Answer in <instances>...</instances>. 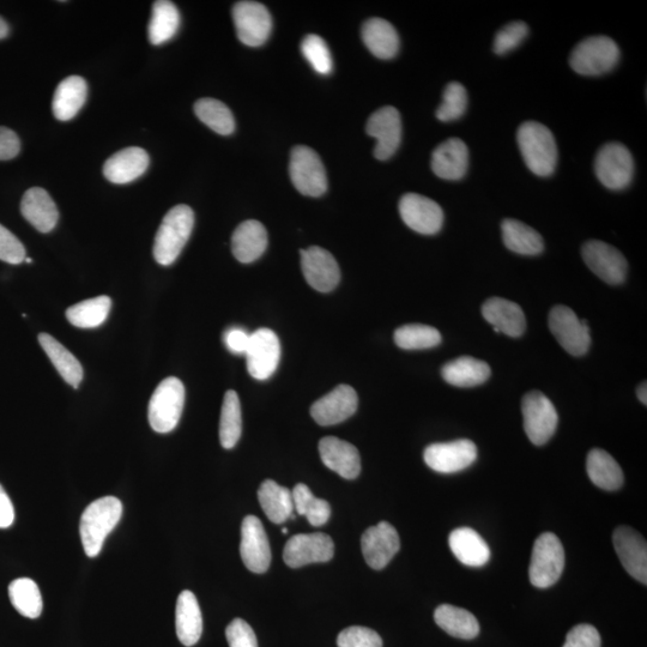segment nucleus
Segmentation results:
<instances>
[{
  "label": "nucleus",
  "instance_id": "nucleus-1",
  "mask_svg": "<svg viewBox=\"0 0 647 647\" xmlns=\"http://www.w3.org/2000/svg\"><path fill=\"white\" fill-rule=\"evenodd\" d=\"M517 143L526 167L538 177L547 178L558 165V145L553 132L537 122H525L517 131Z\"/></svg>",
  "mask_w": 647,
  "mask_h": 647
},
{
  "label": "nucleus",
  "instance_id": "nucleus-2",
  "mask_svg": "<svg viewBox=\"0 0 647 647\" xmlns=\"http://www.w3.org/2000/svg\"><path fill=\"white\" fill-rule=\"evenodd\" d=\"M123 516V503L116 497L95 500L84 510L80 534L84 552L89 558L101 553L105 540L116 529Z\"/></svg>",
  "mask_w": 647,
  "mask_h": 647
},
{
  "label": "nucleus",
  "instance_id": "nucleus-3",
  "mask_svg": "<svg viewBox=\"0 0 647 647\" xmlns=\"http://www.w3.org/2000/svg\"><path fill=\"white\" fill-rule=\"evenodd\" d=\"M193 226H195V213L190 207L180 204L169 210L156 233L154 244L156 262L163 266L172 265L189 241Z\"/></svg>",
  "mask_w": 647,
  "mask_h": 647
},
{
  "label": "nucleus",
  "instance_id": "nucleus-4",
  "mask_svg": "<svg viewBox=\"0 0 647 647\" xmlns=\"http://www.w3.org/2000/svg\"><path fill=\"white\" fill-rule=\"evenodd\" d=\"M620 60V48L608 36L597 35L580 41L570 57L571 68L582 76H601L612 71Z\"/></svg>",
  "mask_w": 647,
  "mask_h": 647
},
{
  "label": "nucleus",
  "instance_id": "nucleus-5",
  "mask_svg": "<svg viewBox=\"0 0 647 647\" xmlns=\"http://www.w3.org/2000/svg\"><path fill=\"white\" fill-rule=\"evenodd\" d=\"M185 404V386L178 378L162 380L151 396L148 417L155 432L166 434L178 426Z\"/></svg>",
  "mask_w": 647,
  "mask_h": 647
},
{
  "label": "nucleus",
  "instance_id": "nucleus-6",
  "mask_svg": "<svg viewBox=\"0 0 647 647\" xmlns=\"http://www.w3.org/2000/svg\"><path fill=\"white\" fill-rule=\"evenodd\" d=\"M565 568V550L559 537L544 532L532 549L529 577L538 589H547L558 582Z\"/></svg>",
  "mask_w": 647,
  "mask_h": 647
},
{
  "label": "nucleus",
  "instance_id": "nucleus-7",
  "mask_svg": "<svg viewBox=\"0 0 647 647\" xmlns=\"http://www.w3.org/2000/svg\"><path fill=\"white\" fill-rule=\"evenodd\" d=\"M595 173L607 189L614 191L627 189L634 177V160L631 151L621 143L603 145L596 155Z\"/></svg>",
  "mask_w": 647,
  "mask_h": 647
},
{
  "label": "nucleus",
  "instance_id": "nucleus-8",
  "mask_svg": "<svg viewBox=\"0 0 647 647\" xmlns=\"http://www.w3.org/2000/svg\"><path fill=\"white\" fill-rule=\"evenodd\" d=\"M289 173L295 189L301 195L320 197L328 190V178L322 159L316 151L305 145L292 150Z\"/></svg>",
  "mask_w": 647,
  "mask_h": 647
},
{
  "label": "nucleus",
  "instance_id": "nucleus-9",
  "mask_svg": "<svg viewBox=\"0 0 647 647\" xmlns=\"http://www.w3.org/2000/svg\"><path fill=\"white\" fill-rule=\"evenodd\" d=\"M524 429L532 444H547L556 432L559 416L554 404L540 391H531L522 402Z\"/></svg>",
  "mask_w": 647,
  "mask_h": 647
},
{
  "label": "nucleus",
  "instance_id": "nucleus-10",
  "mask_svg": "<svg viewBox=\"0 0 647 647\" xmlns=\"http://www.w3.org/2000/svg\"><path fill=\"white\" fill-rule=\"evenodd\" d=\"M549 329L568 354L583 356L591 346L590 326L566 306H555L549 313Z\"/></svg>",
  "mask_w": 647,
  "mask_h": 647
},
{
  "label": "nucleus",
  "instance_id": "nucleus-11",
  "mask_svg": "<svg viewBox=\"0 0 647 647\" xmlns=\"http://www.w3.org/2000/svg\"><path fill=\"white\" fill-rule=\"evenodd\" d=\"M335 544L329 535L316 532V534H299L284 546L283 560L292 568H300L316 562H328L334 558Z\"/></svg>",
  "mask_w": 647,
  "mask_h": 647
},
{
  "label": "nucleus",
  "instance_id": "nucleus-12",
  "mask_svg": "<svg viewBox=\"0 0 647 647\" xmlns=\"http://www.w3.org/2000/svg\"><path fill=\"white\" fill-rule=\"evenodd\" d=\"M247 371L257 380L269 379L277 370L281 359V343L270 329H258L250 337L246 352Z\"/></svg>",
  "mask_w": 647,
  "mask_h": 647
},
{
  "label": "nucleus",
  "instance_id": "nucleus-13",
  "mask_svg": "<svg viewBox=\"0 0 647 647\" xmlns=\"http://www.w3.org/2000/svg\"><path fill=\"white\" fill-rule=\"evenodd\" d=\"M582 255L588 268L602 281L612 286L625 282L628 263L625 256L614 246L603 241L591 240L583 246Z\"/></svg>",
  "mask_w": 647,
  "mask_h": 647
},
{
  "label": "nucleus",
  "instance_id": "nucleus-14",
  "mask_svg": "<svg viewBox=\"0 0 647 647\" xmlns=\"http://www.w3.org/2000/svg\"><path fill=\"white\" fill-rule=\"evenodd\" d=\"M399 214L410 229L423 235H434L441 231L444 211L431 198L407 193L399 201Z\"/></svg>",
  "mask_w": 647,
  "mask_h": 647
},
{
  "label": "nucleus",
  "instance_id": "nucleus-15",
  "mask_svg": "<svg viewBox=\"0 0 647 647\" xmlns=\"http://www.w3.org/2000/svg\"><path fill=\"white\" fill-rule=\"evenodd\" d=\"M233 20L237 35L244 45L258 47L265 44L272 30V18L268 9L257 2H239L233 8Z\"/></svg>",
  "mask_w": 647,
  "mask_h": 647
},
{
  "label": "nucleus",
  "instance_id": "nucleus-16",
  "mask_svg": "<svg viewBox=\"0 0 647 647\" xmlns=\"http://www.w3.org/2000/svg\"><path fill=\"white\" fill-rule=\"evenodd\" d=\"M423 458L428 467L437 473H458L469 468L476 461L477 447L468 439L432 444L423 453Z\"/></svg>",
  "mask_w": 647,
  "mask_h": 647
},
{
  "label": "nucleus",
  "instance_id": "nucleus-17",
  "mask_svg": "<svg viewBox=\"0 0 647 647\" xmlns=\"http://www.w3.org/2000/svg\"><path fill=\"white\" fill-rule=\"evenodd\" d=\"M366 132L368 136L377 139L374 156L380 161L391 159L402 142L401 114L395 107L380 108L368 119Z\"/></svg>",
  "mask_w": 647,
  "mask_h": 647
},
{
  "label": "nucleus",
  "instance_id": "nucleus-18",
  "mask_svg": "<svg viewBox=\"0 0 647 647\" xmlns=\"http://www.w3.org/2000/svg\"><path fill=\"white\" fill-rule=\"evenodd\" d=\"M241 559L253 573L262 574L269 570L271 548L263 523L255 516H247L241 524Z\"/></svg>",
  "mask_w": 647,
  "mask_h": 647
},
{
  "label": "nucleus",
  "instance_id": "nucleus-19",
  "mask_svg": "<svg viewBox=\"0 0 647 647\" xmlns=\"http://www.w3.org/2000/svg\"><path fill=\"white\" fill-rule=\"evenodd\" d=\"M301 268L306 281L320 293H329L341 281V270L337 260L329 251L319 246L301 250Z\"/></svg>",
  "mask_w": 647,
  "mask_h": 647
},
{
  "label": "nucleus",
  "instance_id": "nucleus-20",
  "mask_svg": "<svg viewBox=\"0 0 647 647\" xmlns=\"http://www.w3.org/2000/svg\"><path fill=\"white\" fill-rule=\"evenodd\" d=\"M362 554L373 570H383L401 549L398 532L388 522L371 526L361 537Z\"/></svg>",
  "mask_w": 647,
  "mask_h": 647
},
{
  "label": "nucleus",
  "instance_id": "nucleus-21",
  "mask_svg": "<svg viewBox=\"0 0 647 647\" xmlns=\"http://www.w3.org/2000/svg\"><path fill=\"white\" fill-rule=\"evenodd\" d=\"M358 405V393L352 386L338 385L312 405L311 415L320 426H334L353 416Z\"/></svg>",
  "mask_w": 647,
  "mask_h": 647
},
{
  "label": "nucleus",
  "instance_id": "nucleus-22",
  "mask_svg": "<svg viewBox=\"0 0 647 647\" xmlns=\"http://www.w3.org/2000/svg\"><path fill=\"white\" fill-rule=\"evenodd\" d=\"M614 548L622 566L639 583H647V544L630 526H619L613 535Z\"/></svg>",
  "mask_w": 647,
  "mask_h": 647
},
{
  "label": "nucleus",
  "instance_id": "nucleus-23",
  "mask_svg": "<svg viewBox=\"0 0 647 647\" xmlns=\"http://www.w3.org/2000/svg\"><path fill=\"white\" fill-rule=\"evenodd\" d=\"M319 453L322 462L330 470L346 480H355L361 473V458L356 447L336 437L320 440Z\"/></svg>",
  "mask_w": 647,
  "mask_h": 647
},
{
  "label": "nucleus",
  "instance_id": "nucleus-24",
  "mask_svg": "<svg viewBox=\"0 0 647 647\" xmlns=\"http://www.w3.org/2000/svg\"><path fill=\"white\" fill-rule=\"evenodd\" d=\"M432 171L444 180L457 181L465 177L469 168V149L462 139L449 138L433 151Z\"/></svg>",
  "mask_w": 647,
  "mask_h": 647
},
{
  "label": "nucleus",
  "instance_id": "nucleus-25",
  "mask_svg": "<svg viewBox=\"0 0 647 647\" xmlns=\"http://www.w3.org/2000/svg\"><path fill=\"white\" fill-rule=\"evenodd\" d=\"M149 163V155L144 149L125 148L105 162L104 175L113 184H129L147 172Z\"/></svg>",
  "mask_w": 647,
  "mask_h": 647
},
{
  "label": "nucleus",
  "instance_id": "nucleus-26",
  "mask_svg": "<svg viewBox=\"0 0 647 647\" xmlns=\"http://www.w3.org/2000/svg\"><path fill=\"white\" fill-rule=\"evenodd\" d=\"M483 318L494 328L497 334L520 337L526 329L525 314L516 302L503 298L489 299L482 306Z\"/></svg>",
  "mask_w": 647,
  "mask_h": 647
},
{
  "label": "nucleus",
  "instance_id": "nucleus-27",
  "mask_svg": "<svg viewBox=\"0 0 647 647\" xmlns=\"http://www.w3.org/2000/svg\"><path fill=\"white\" fill-rule=\"evenodd\" d=\"M21 213L40 233H50L56 228L59 211L50 193L41 187H32L22 198Z\"/></svg>",
  "mask_w": 647,
  "mask_h": 647
},
{
  "label": "nucleus",
  "instance_id": "nucleus-28",
  "mask_svg": "<svg viewBox=\"0 0 647 647\" xmlns=\"http://www.w3.org/2000/svg\"><path fill=\"white\" fill-rule=\"evenodd\" d=\"M175 628L180 643L187 646H195L203 633V618L201 607L193 592L185 590L181 592L175 609Z\"/></svg>",
  "mask_w": 647,
  "mask_h": 647
},
{
  "label": "nucleus",
  "instance_id": "nucleus-29",
  "mask_svg": "<svg viewBox=\"0 0 647 647\" xmlns=\"http://www.w3.org/2000/svg\"><path fill=\"white\" fill-rule=\"evenodd\" d=\"M268 247V232L256 220L241 223L232 237V251L240 263L250 264L263 256Z\"/></svg>",
  "mask_w": 647,
  "mask_h": 647
},
{
  "label": "nucleus",
  "instance_id": "nucleus-30",
  "mask_svg": "<svg viewBox=\"0 0 647 647\" xmlns=\"http://www.w3.org/2000/svg\"><path fill=\"white\" fill-rule=\"evenodd\" d=\"M88 86L80 76H70L59 83L53 96L52 111L60 122H69L86 104Z\"/></svg>",
  "mask_w": 647,
  "mask_h": 647
},
{
  "label": "nucleus",
  "instance_id": "nucleus-31",
  "mask_svg": "<svg viewBox=\"0 0 647 647\" xmlns=\"http://www.w3.org/2000/svg\"><path fill=\"white\" fill-rule=\"evenodd\" d=\"M449 544L453 555L465 566L482 567L491 559V549L487 542L473 529L453 530Z\"/></svg>",
  "mask_w": 647,
  "mask_h": 647
},
{
  "label": "nucleus",
  "instance_id": "nucleus-32",
  "mask_svg": "<svg viewBox=\"0 0 647 647\" xmlns=\"http://www.w3.org/2000/svg\"><path fill=\"white\" fill-rule=\"evenodd\" d=\"M362 40L373 56L392 59L399 51V36L395 27L383 18H371L362 27Z\"/></svg>",
  "mask_w": 647,
  "mask_h": 647
},
{
  "label": "nucleus",
  "instance_id": "nucleus-33",
  "mask_svg": "<svg viewBox=\"0 0 647 647\" xmlns=\"http://www.w3.org/2000/svg\"><path fill=\"white\" fill-rule=\"evenodd\" d=\"M491 367L487 362L462 356L456 360L447 362L441 368V376L446 383L457 386V388H474L486 383L491 377Z\"/></svg>",
  "mask_w": 647,
  "mask_h": 647
},
{
  "label": "nucleus",
  "instance_id": "nucleus-34",
  "mask_svg": "<svg viewBox=\"0 0 647 647\" xmlns=\"http://www.w3.org/2000/svg\"><path fill=\"white\" fill-rule=\"evenodd\" d=\"M260 506L272 523L283 524L293 519V493L288 488L278 485L275 481L266 480L258 491Z\"/></svg>",
  "mask_w": 647,
  "mask_h": 647
},
{
  "label": "nucleus",
  "instance_id": "nucleus-35",
  "mask_svg": "<svg viewBox=\"0 0 647 647\" xmlns=\"http://www.w3.org/2000/svg\"><path fill=\"white\" fill-rule=\"evenodd\" d=\"M586 471L591 482L604 491H618L624 485V473L619 463L604 450L590 451L586 461Z\"/></svg>",
  "mask_w": 647,
  "mask_h": 647
},
{
  "label": "nucleus",
  "instance_id": "nucleus-36",
  "mask_svg": "<svg viewBox=\"0 0 647 647\" xmlns=\"http://www.w3.org/2000/svg\"><path fill=\"white\" fill-rule=\"evenodd\" d=\"M434 620L441 630L458 639H475L480 633V624L475 616L451 604H441L435 610Z\"/></svg>",
  "mask_w": 647,
  "mask_h": 647
},
{
  "label": "nucleus",
  "instance_id": "nucleus-37",
  "mask_svg": "<svg viewBox=\"0 0 647 647\" xmlns=\"http://www.w3.org/2000/svg\"><path fill=\"white\" fill-rule=\"evenodd\" d=\"M39 343L53 366L56 367L60 377L69 385L78 388L83 380V368L75 355L69 352L56 338L45 334V332L39 335Z\"/></svg>",
  "mask_w": 647,
  "mask_h": 647
},
{
  "label": "nucleus",
  "instance_id": "nucleus-38",
  "mask_svg": "<svg viewBox=\"0 0 647 647\" xmlns=\"http://www.w3.org/2000/svg\"><path fill=\"white\" fill-rule=\"evenodd\" d=\"M504 244L512 252L522 256H537L544 250L541 234L525 223L506 219L501 223Z\"/></svg>",
  "mask_w": 647,
  "mask_h": 647
},
{
  "label": "nucleus",
  "instance_id": "nucleus-39",
  "mask_svg": "<svg viewBox=\"0 0 647 647\" xmlns=\"http://www.w3.org/2000/svg\"><path fill=\"white\" fill-rule=\"evenodd\" d=\"M180 27V14L177 6L168 0H157L148 27L151 44L159 46L174 38Z\"/></svg>",
  "mask_w": 647,
  "mask_h": 647
},
{
  "label": "nucleus",
  "instance_id": "nucleus-40",
  "mask_svg": "<svg viewBox=\"0 0 647 647\" xmlns=\"http://www.w3.org/2000/svg\"><path fill=\"white\" fill-rule=\"evenodd\" d=\"M112 300L106 295L78 302L66 311L69 323L81 329H94L104 324L110 314Z\"/></svg>",
  "mask_w": 647,
  "mask_h": 647
},
{
  "label": "nucleus",
  "instance_id": "nucleus-41",
  "mask_svg": "<svg viewBox=\"0 0 647 647\" xmlns=\"http://www.w3.org/2000/svg\"><path fill=\"white\" fill-rule=\"evenodd\" d=\"M12 606L24 618L38 619L44 609V602L38 584L29 578L14 580L9 585Z\"/></svg>",
  "mask_w": 647,
  "mask_h": 647
},
{
  "label": "nucleus",
  "instance_id": "nucleus-42",
  "mask_svg": "<svg viewBox=\"0 0 647 647\" xmlns=\"http://www.w3.org/2000/svg\"><path fill=\"white\" fill-rule=\"evenodd\" d=\"M243 433V416L238 393L229 390L223 399L220 420V441L222 447L233 449Z\"/></svg>",
  "mask_w": 647,
  "mask_h": 647
},
{
  "label": "nucleus",
  "instance_id": "nucleus-43",
  "mask_svg": "<svg viewBox=\"0 0 647 647\" xmlns=\"http://www.w3.org/2000/svg\"><path fill=\"white\" fill-rule=\"evenodd\" d=\"M195 113L202 123L222 136L235 131L233 113L223 102L215 99H201L196 102Z\"/></svg>",
  "mask_w": 647,
  "mask_h": 647
},
{
  "label": "nucleus",
  "instance_id": "nucleus-44",
  "mask_svg": "<svg viewBox=\"0 0 647 647\" xmlns=\"http://www.w3.org/2000/svg\"><path fill=\"white\" fill-rule=\"evenodd\" d=\"M294 509L298 515L305 516L313 526L328 523L331 517V506L328 501L314 497L311 489L304 483H299L293 489Z\"/></svg>",
  "mask_w": 647,
  "mask_h": 647
},
{
  "label": "nucleus",
  "instance_id": "nucleus-45",
  "mask_svg": "<svg viewBox=\"0 0 647 647\" xmlns=\"http://www.w3.org/2000/svg\"><path fill=\"white\" fill-rule=\"evenodd\" d=\"M393 338L397 346L405 350L431 349L441 343L440 332L433 326L423 324L401 326Z\"/></svg>",
  "mask_w": 647,
  "mask_h": 647
},
{
  "label": "nucleus",
  "instance_id": "nucleus-46",
  "mask_svg": "<svg viewBox=\"0 0 647 647\" xmlns=\"http://www.w3.org/2000/svg\"><path fill=\"white\" fill-rule=\"evenodd\" d=\"M468 108V93L461 83L451 82L447 84L443 104H441L435 113L440 122H453L464 116Z\"/></svg>",
  "mask_w": 647,
  "mask_h": 647
},
{
  "label": "nucleus",
  "instance_id": "nucleus-47",
  "mask_svg": "<svg viewBox=\"0 0 647 647\" xmlns=\"http://www.w3.org/2000/svg\"><path fill=\"white\" fill-rule=\"evenodd\" d=\"M301 51L307 62L319 75L331 74L334 64L326 42L318 35H307L301 44Z\"/></svg>",
  "mask_w": 647,
  "mask_h": 647
},
{
  "label": "nucleus",
  "instance_id": "nucleus-48",
  "mask_svg": "<svg viewBox=\"0 0 647 647\" xmlns=\"http://www.w3.org/2000/svg\"><path fill=\"white\" fill-rule=\"evenodd\" d=\"M529 34L528 24L524 22H512L499 30L495 35L493 50L498 56H504L522 44Z\"/></svg>",
  "mask_w": 647,
  "mask_h": 647
},
{
  "label": "nucleus",
  "instance_id": "nucleus-49",
  "mask_svg": "<svg viewBox=\"0 0 647 647\" xmlns=\"http://www.w3.org/2000/svg\"><path fill=\"white\" fill-rule=\"evenodd\" d=\"M338 647H383V639L371 628L353 626L338 634Z\"/></svg>",
  "mask_w": 647,
  "mask_h": 647
},
{
  "label": "nucleus",
  "instance_id": "nucleus-50",
  "mask_svg": "<svg viewBox=\"0 0 647 647\" xmlns=\"http://www.w3.org/2000/svg\"><path fill=\"white\" fill-rule=\"evenodd\" d=\"M26 258V249L21 241L8 228L0 225V260L17 265Z\"/></svg>",
  "mask_w": 647,
  "mask_h": 647
},
{
  "label": "nucleus",
  "instance_id": "nucleus-51",
  "mask_svg": "<svg viewBox=\"0 0 647 647\" xmlns=\"http://www.w3.org/2000/svg\"><path fill=\"white\" fill-rule=\"evenodd\" d=\"M226 638L229 647H258L255 631L243 619H234L228 625Z\"/></svg>",
  "mask_w": 647,
  "mask_h": 647
},
{
  "label": "nucleus",
  "instance_id": "nucleus-52",
  "mask_svg": "<svg viewBox=\"0 0 647 647\" xmlns=\"http://www.w3.org/2000/svg\"><path fill=\"white\" fill-rule=\"evenodd\" d=\"M564 647H601L600 633L594 626L578 625L568 632Z\"/></svg>",
  "mask_w": 647,
  "mask_h": 647
},
{
  "label": "nucleus",
  "instance_id": "nucleus-53",
  "mask_svg": "<svg viewBox=\"0 0 647 647\" xmlns=\"http://www.w3.org/2000/svg\"><path fill=\"white\" fill-rule=\"evenodd\" d=\"M21 141L17 133L0 126V161L15 159L20 154Z\"/></svg>",
  "mask_w": 647,
  "mask_h": 647
},
{
  "label": "nucleus",
  "instance_id": "nucleus-54",
  "mask_svg": "<svg viewBox=\"0 0 647 647\" xmlns=\"http://www.w3.org/2000/svg\"><path fill=\"white\" fill-rule=\"evenodd\" d=\"M250 334L240 328L229 329L225 335V343L229 352L245 355L250 344Z\"/></svg>",
  "mask_w": 647,
  "mask_h": 647
},
{
  "label": "nucleus",
  "instance_id": "nucleus-55",
  "mask_svg": "<svg viewBox=\"0 0 647 647\" xmlns=\"http://www.w3.org/2000/svg\"><path fill=\"white\" fill-rule=\"evenodd\" d=\"M15 522V509L8 493L0 485V529H8Z\"/></svg>",
  "mask_w": 647,
  "mask_h": 647
},
{
  "label": "nucleus",
  "instance_id": "nucleus-56",
  "mask_svg": "<svg viewBox=\"0 0 647 647\" xmlns=\"http://www.w3.org/2000/svg\"><path fill=\"white\" fill-rule=\"evenodd\" d=\"M9 34H10L9 24L6 23V21L2 16H0V40L8 38Z\"/></svg>",
  "mask_w": 647,
  "mask_h": 647
},
{
  "label": "nucleus",
  "instance_id": "nucleus-57",
  "mask_svg": "<svg viewBox=\"0 0 647 647\" xmlns=\"http://www.w3.org/2000/svg\"><path fill=\"white\" fill-rule=\"evenodd\" d=\"M637 396H638L640 402H642L644 405L647 404L646 382H644L642 385L639 386V388L637 390Z\"/></svg>",
  "mask_w": 647,
  "mask_h": 647
},
{
  "label": "nucleus",
  "instance_id": "nucleus-58",
  "mask_svg": "<svg viewBox=\"0 0 647 647\" xmlns=\"http://www.w3.org/2000/svg\"><path fill=\"white\" fill-rule=\"evenodd\" d=\"M24 262H26V263L30 264V263H32V262H33V260H32V259H30V258H26V259H24Z\"/></svg>",
  "mask_w": 647,
  "mask_h": 647
},
{
  "label": "nucleus",
  "instance_id": "nucleus-59",
  "mask_svg": "<svg viewBox=\"0 0 647 647\" xmlns=\"http://www.w3.org/2000/svg\"><path fill=\"white\" fill-rule=\"evenodd\" d=\"M282 532H283V534H288V529H287V528H283V529H282Z\"/></svg>",
  "mask_w": 647,
  "mask_h": 647
}]
</instances>
